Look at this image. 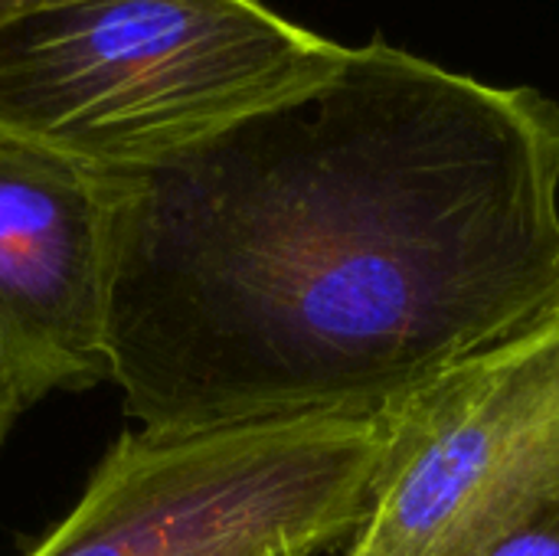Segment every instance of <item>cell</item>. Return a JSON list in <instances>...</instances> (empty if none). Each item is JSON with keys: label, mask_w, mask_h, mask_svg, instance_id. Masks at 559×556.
Returning a JSON list of instances; mask_svg holds the SVG:
<instances>
[{"label": "cell", "mask_w": 559, "mask_h": 556, "mask_svg": "<svg viewBox=\"0 0 559 556\" xmlns=\"http://www.w3.org/2000/svg\"><path fill=\"white\" fill-rule=\"evenodd\" d=\"M131 177L108 383L141 429L396 413L559 311V102L383 36Z\"/></svg>", "instance_id": "cell-1"}, {"label": "cell", "mask_w": 559, "mask_h": 556, "mask_svg": "<svg viewBox=\"0 0 559 556\" xmlns=\"http://www.w3.org/2000/svg\"><path fill=\"white\" fill-rule=\"evenodd\" d=\"M344 49L262 0H79L0 26V131L144 174L311 88Z\"/></svg>", "instance_id": "cell-2"}, {"label": "cell", "mask_w": 559, "mask_h": 556, "mask_svg": "<svg viewBox=\"0 0 559 556\" xmlns=\"http://www.w3.org/2000/svg\"><path fill=\"white\" fill-rule=\"evenodd\" d=\"M390 419L124 429L20 556H311L364 521Z\"/></svg>", "instance_id": "cell-3"}, {"label": "cell", "mask_w": 559, "mask_h": 556, "mask_svg": "<svg viewBox=\"0 0 559 556\" xmlns=\"http://www.w3.org/2000/svg\"><path fill=\"white\" fill-rule=\"evenodd\" d=\"M559 508V311L406 400L344 556H488Z\"/></svg>", "instance_id": "cell-4"}, {"label": "cell", "mask_w": 559, "mask_h": 556, "mask_svg": "<svg viewBox=\"0 0 559 556\" xmlns=\"http://www.w3.org/2000/svg\"><path fill=\"white\" fill-rule=\"evenodd\" d=\"M131 184L0 131V387L16 413L108 380Z\"/></svg>", "instance_id": "cell-5"}, {"label": "cell", "mask_w": 559, "mask_h": 556, "mask_svg": "<svg viewBox=\"0 0 559 556\" xmlns=\"http://www.w3.org/2000/svg\"><path fill=\"white\" fill-rule=\"evenodd\" d=\"M488 556H559V508L498 544Z\"/></svg>", "instance_id": "cell-6"}, {"label": "cell", "mask_w": 559, "mask_h": 556, "mask_svg": "<svg viewBox=\"0 0 559 556\" xmlns=\"http://www.w3.org/2000/svg\"><path fill=\"white\" fill-rule=\"evenodd\" d=\"M69 3H79V0H0V26H10L23 16H36L56 7H69Z\"/></svg>", "instance_id": "cell-7"}, {"label": "cell", "mask_w": 559, "mask_h": 556, "mask_svg": "<svg viewBox=\"0 0 559 556\" xmlns=\"http://www.w3.org/2000/svg\"><path fill=\"white\" fill-rule=\"evenodd\" d=\"M16 416H20L16 406L10 403V397H7L3 387H0V449H3V442H7V433H10V426H13Z\"/></svg>", "instance_id": "cell-8"}, {"label": "cell", "mask_w": 559, "mask_h": 556, "mask_svg": "<svg viewBox=\"0 0 559 556\" xmlns=\"http://www.w3.org/2000/svg\"><path fill=\"white\" fill-rule=\"evenodd\" d=\"M275 556H298V554H275Z\"/></svg>", "instance_id": "cell-9"}]
</instances>
